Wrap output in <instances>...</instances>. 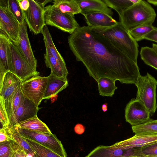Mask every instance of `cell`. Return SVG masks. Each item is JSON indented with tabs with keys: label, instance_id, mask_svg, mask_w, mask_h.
<instances>
[{
	"label": "cell",
	"instance_id": "obj_8",
	"mask_svg": "<svg viewBox=\"0 0 157 157\" xmlns=\"http://www.w3.org/2000/svg\"><path fill=\"white\" fill-rule=\"evenodd\" d=\"M47 81V76L38 75L22 82L20 89L24 97L38 107L43 100Z\"/></svg>",
	"mask_w": 157,
	"mask_h": 157
},
{
	"label": "cell",
	"instance_id": "obj_19",
	"mask_svg": "<svg viewBox=\"0 0 157 157\" xmlns=\"http://www.w3.org/2000/svg\"><path fill=\"white\" fill-rule=\"evenodd\" d=\"M47 78V83L43 99H48L54 96L68 86L67 80L57 77L51 73Z\"/></svg>",
	"mask_w": 157,
	"mask_h": 157
},
{
	"label": "cell",
	"instance_id": "obj_2",
	"mask_svg": "<svg viewBox=\"0 0 157 157\" xmlns=\"http://www.w3.org/2000/svg\"><path fill=\"white\" fill-rule=\"evenodd\" d=\"M107 37L119 49L137 63L139 45L128 31L118 22L109 27H93Z\"/></svg>",
	"mask_w": 157,
	"mask_h": 157
},
{
	"label": "cell",
	"instance_id": "obj_30",
	"mask_svg": "<svg viewBox=\"0 0 157 157\" xmlns=\"http://www.w3.org/2000/svg\"><path fill=\"white\" fill-rule=\"evenodd\" d=\"M9 132L12 139L16 141L26 155L33 157L34 152L30 146L25 139L12 127H8Z\"/></svg>",
	"mask_w": 157,
	"mask_h": 157
},
{
	"label": "cell",
	"instance_id": "obj_10",
	"mask_svg": "<svg viewBox=\"0 0 157 157\" xmlns=\"http://www.w3.org/2000/svg\"><path fill=\"white\" fill-rule=\"evenodd\" d=\"M29 1V8L23 11L24 19L30 31L36 35L41 33L46 25L44 18L45 5L40 1Z\"/></svg>",
	"mask_w": 157,
	"mask_h": 157
},
{
	"label": "cell",
	"instance_id": "obj_28",
	"mask_svg": "<svg viewBox=\"0 0 157 157\" xmlns=\"http://www.w3.org/2000/svg\"><path fill=\"white\" fill-rule=\"evenodd\" d=\"M133 132L137 135L157 134V120H151L143 124L132 126Z\"/></svg>",
	"mask_w": 157,
	"mask_h": 157
},
{
	"label": "cell",
	"instance_id": "obj_47",
	"mask_svg": "<svg viewBox=\"0 0 157 157\" xmlns=\"http://www.w3.org/2000/svg\"><path fill=\"white\" fill-rule=\"evenodd\" d=\"M121 157H132V156H122Z\"/></svg>",
	"mask_w": 157,
	"mask_h": 157
},
{
	"label": "cell",
	"instance_id": "obj_4",
	"mask_svg": "<svg viewBox=\"0 0 157 157\" xmlns=\"http://www.w3.org/2000/svg\"><path fill=\"white\" fill-rule=\"evenodd\" d=\"M135 85L137 89L136 98L144 105L151 116L153 115L157 107L156 94L157 80L147 73L145 76L141 75Z\"/></svg>",
	"mask_w": 157,
	"mask_h": 157
},
{
	"label": "cell",
	"instance_id": "obj_32",
	"mask_svg": "<svg viewBox=\"0 0 157 157\" xmlns=\"http://www.w3.org/2000/svg\"><path fill=\"white\" fill-rule=\"evenodd\" d=\"M155 27L152 24L144 25L128 31L133 38L138 42L144 40V37L152 31Z\"/></svg>",
	"mask_w": 157,
	"mask_h": 157
},
{
	"label": "cell",
	"instance_id": "obj_24",
	"mask_svg": "<svg viewBox=\"0 0 157 157\" xmlns=\"http://www.w3.org/2000/svg\"><path fill=\"white\" fill-rule=\"evenodd\" d=\"M41 33L43 36L46 51L49 52L61 64L66 66L65 61L56 48L47 26L45 25Z\"/></svg>",
	"mask_w": 157,
	"mask_h": 157
},
{
	"label": "cell",
	"instance_id": "obj_40",
	"mask_svg": "<svg viewBox=\"0 0 157 157\" xmlns=\"http://www.w3.org/2000/svg\"><path fill=\"white\" fill-rule=\"evenodd\" d=\"M20 7L22 11H25L29 6V0H18Z\"/></svg>",
	"mask_w": 157,
	"mask_h": 157
},
{
	"label": "cell",
	"instance_id": "obj_20",
	"mask_svg": "<svg viewBox=\"0 0 157 157\" xmlns=\"http://www.w3.org/2000/svg\"><path fill=\"white\" fill-rule=\"evenodd\" d=\"M81 10V13L98 11L105 13L110 16L113 14L112 10L101 0H76Z\"/></svg>",
	"mask_w": 157,
	"mask_h": 157
},
{
	"label": "cell",
	"instance_id": "obj_9",
	"mask_svg": "<svg viewBox=\"0 0 157 157\" xmlns=\"http://www.w3.org/2000/svg\"><path fill=\"white\" fill-rule=\"evenodd\" d=\"M7 5L8 0H0V33L6 35L15 44L18 38L20 24Z\"/></svg>",
	"mask_w": 157,
	"mask_h": 157
},
{
	"label": "cell",
	"instance_id": "obj_13",
	"mask_svg": "<svg viewBox=\"0 0 157 157\" xmlns=\"http://www.w3.org/2000/svg\"><path fill=\"white\" fill-rule=\"evenodd\" d=\"M157 143V134L137 135L110 146L116 149H128L143 147Z\"/></svg>",
	"mask_w": 157,
	"mask_h": 157
},
{
	"label": "cell",
	"instance_id": "obj_25",
	"mask_svg": "<svg viewBox=\"0 0 157 157\" xmlns=\"http://www.w3.org/2000/svg\"><path fill=\"white\" fill-rule=\"evenodd\" d=\"M53 5L61 12L74 15L81 13V10L76 0H54Z\"/></svg>",
	"mask_w": 157,
	"mask_h": 157
},
{
	"label": "cell",
	"instance_id": "obj_16",
	"mask_svg": "<svg viewBox=\"0 0 157 157\" xmlns=\"http://www.w3.org/2000/svg\"><path fill=\"white\" fill-rule=\"evenodd\" d=\"M88 26L91 27H109L116 25L118 22L105 13L92 12L82 14Z\"/></svg>",
	"mask_w": 157,
	"mask_h": 157
},
{
	"label": "cell",
	"instance_id": "obj_6",
	"mask_svg": "<svg viewBox=\"0 0 157 157\" xmlns=\"http://www.w3.org/2000/svg\"><path fill=\"white\" fill-rule=\"evenodd\" d=\"M12 127L23 137L37 143L62 157H67V153L63 145L55 134Z\"/></svg>",
	"mask_w": 157,
	"mask_h": 157
},
{
	"label": "cell",
	"instance_id": "obj_33",
	"mask_svg": "<svg viewBox=\"0 0 157 157\" xmlns=\"http://www.w3.org/2000/svg\"><path fill=\"white\" fill-rule=\"evenodd\" d=\"M108 7L116 10L119 15L133 4L131 0H102Z\"/></svg>",
	"mask_w": 157,
	"mask_h": 157
},
{
	"label": "cell",
	"instance_id": "obj_26",
	"mask_svg": "<svg viewBox=\"0 0 157 157\" xmlns=\"http://www.w3.org/2000/svg\"><path fill=\"white\" fill-rule=\"evenodd\" d=\"M98 84L99 94L102 96L112 97L117 87L115 81L109 78L101 77L96 80Z\"/></svg>",
	"mask_w": 157,
	"mask_h": 157
},
{
	"label": "cell",
	"instance_id": "obj_7",
	"mask_svg": "<svg viewBox=\"0 0 157 157\" xmlns=\"http://www.w3.org/2000/svg\"><path fill=\"white\" fill-rule=\"evenodd\" d=\"M10 44L11 52L10 71L17 76L22 82L39 75V72L31 67L14 43L10 40Z\"/></svg>",
	"mask_w": 157,
	"mask_h": 157
},
{
	"label": "cell",
	"instance_id": "obj_34",
	"mask_svg": "<svg viewBox=\"0 0 157 157\" xmlns=\"http://www.w3.org/2000/svg\"><path fill=\"white\" fill-rule=\"evenodd\" d=\"M7 7L20 24H22L25 20L23 12L20 7L18 0H8Z\"/></svg>",
	"mask_w": 157,
	"mask_h": 157
},
{
	"label": "cell",
	"instance_id": "obj_42",
	"mask_svg": "<svg viewBox=\"0 0 157 157\" xmlns=\"http://www.w3.org/2000/svg\"><path fill=\"white\" fill-rule=\"evenodd\" d=\"M108 104L107 103H105L103 104L101 106L102 110L103 112H106L108 110Z\"/></svg>",
	"mask_w": 157,
	"mask_h": 157
},
{
	"label": "cell",
	"instance_id": "obj_12",
	"mask_svg": "<svg viewBox=\"0 0 157 157\" xmlns=\"http://www.w3.org/2000/svg\"><path fill=\"white\" fill-rule=\"evenodd\" d=\"M27 24L25 21L20 24V30L16 43L14 44L31 67L36 71L37 60L35 58L28 37Z\"/></svg>",
	"mask_w": 157,
	"mask_h": 157
},
{
	"label": "cell",
	"instance_id": "obj_15",
	"mask_svg": "<svg viewBox=\"0 0 157 157\" xmlns=\"http://www.w3.org/2000/svg\"><path fill=\"white\" fill-rule=\"evenodd\" d=\"M10 40L4 34L0 33V83L4 75L10 71L11 52Z\"/></svg>",
	"mask_w": 157,
	"mask_h": 157
},
{
	"label": "cell",
	"instance_id": "obj_5",
	"mask_svg": "<svg viewBox=\"0 0 157 157\" xmlns=\"http://www.w3.org/2000/svg\"><path fill=\"white\" fill-rule=\"evenodd\" d=\"M44 18L46 25L70 34L79 27L74 15L63 13L53 5L44 7Z\"/></svg>",
	"mask_w": 157,
	"mask_h": 157
},
{
	"label": "cell",
	"instance_id": "obj_38",
	"mask_svg": "<svg viewBox=\"0 0 157 157\" xmlns=\"http://www.w3.org/2000/svg\"><path fill=\"white\" fill-rule=\"evenodd\" d=\"M144 38L157 43V28L155 27L152 31L145 35Z\"/></svg>",
	"mask_w": 157,
	"mask_h": 157
},
{
	"label": "cell",
	"instance_id": "obj_22",
	"mask_svg": "<svg viewBox=\"0 0 157 157\" xmlns=\"http://www.w3.org/2000/svg\"><path fill=\"white\" fill-rule=\"evenodd\" d=\"M24 98L20 87L8 98L4 100L5 106L10 124L13 118L15 112L21 101Z\"/></svg>",
	"mask_w": 157,
	"mask_h": 157
},
{
	"label": "cell",
	"instance_id": "obj_21",
	"mask_svg": "<svg viewBox=\"0 0 157 157\" xmlns=\"http://www.w3.org/2000/svg\"><path fill=\"white\" fill-rule=\"evenodd\" d=\"M45 65L51 70V73L54 75L66 80L68 72L66 66L61 64L48 52L44 54Z\"/></svg>",
	"mask_w": 157,
	"mask_h": 157
},
{
	"label": "cell",
	"instance_id": "obj_45",
	"mask_svg": "<svg viewBox=\"0 0 157 157\" xmlns=\"http://www.w3.org/2000/svg\"><path fill=\"white\" fill-rule=\"evenodd\" d=\"M152 48L157 52V44L153 43L152 44Z\"/></svg>",
	"mask_w": 157,
	"mask_h": 157
},
{
	"label": "cell",
	"instance_id": "obj_17",
	"mask_svg": "<svg viewBox=\"0 0 157 157\" xmlns=\"http://www.w3.org/2000/svg\"><path fill=\"white\" fill-rule=\"evenodd\" d=\"M22 81L11 72L4 75L0 83V97L4 100L8 98L14 91L20 87Z\"/></svg>",
	"mask_w": 157,
	"mask_h": 157
},
{
	"label": "cell",
	"instance_id": "obj_18",
	"mask_svg": "<svg viewBox=\"0 0 157 157\" xmlns=\"http://www.w3.org/2000/svg\"><path fill=\"white\" fill-rule=\"evenodd\" d=\"M134 148L128 149H116L110 146H99L92 151L86 157H121L132 156Z\"/></svg>",
	"mask_w": 157,
	"mask_h": 157
},
{
	"label": "cell",
	"instance_id": "obj_29",
	"mask_svg": "<svg viewBox=\"0 0 157 157\" xmlns=\"http://www.w3.org/2000/svg\"><path fill=\"white\" fill-rule=\"evenodd\" d=\"M140 55L141 59L146 64L157 70V52L152 47H142Z\"/></svg>",
	"mask_w": 157,
	"mask_h": 157
},
{
	"label": "cell",
	"instance_id": "obj_36",
	"mask_svg": "<svg viewBox=\"0 0 157 157\" xmlns=\"http://www.w3.org/2000/svg\"><path fill=\"white\" fill-rule=\"evenodd\" d=\"M0 121L2 128H8L10 121L4 104V100L0 97Z\"/></svg>",
	"mask_w": 157,
	"mask_h": 157
},
{
	"label": "cell",
	"instance_id": "obj_31",
	"mask_svg": "<svg viewBox=\"0 0 157 157\" xmlns=\"http://www.w3.org/2000/svg\"><path fill=\"white\" fill-rule=\"evenodd\" d=\"M19 146L13 140L0 143V157H14Z\"/></svg>",
	"mask_w": 157,
	"mask_h": 157
},
{
	"label": "cell",
	"instance_id": "obj_1",
	"mask_svg": "<svg viewBox=\"0 0 157 157\" xmlns=\"http://www.w3.org/2000/svg\"><path fill=\"white\" fill-rule=\"evenodd\" d=\"M68 42L76 60L95 80L105 77L135 85L141 76L137 63L93 27L79 26L69 36Z\"/></svg>",
	"mask_w": 157,
	"mask_h": 157
},
{
	"label": "cell",
	"instance_id": "obj_23",
	"mask_svg": "<svg viewBox=\"0 0 157 157\" xmlns=\"http://www.w3.org/2000/svg\"><path fill=\"white\" fill-rule=\"evenodd\" d=\"M15 127L43 133H52L47 125L36 116L13 126Z\"/></svg>",
	"mask_w": 157,
	"mask_h": 157
},
{
	"label": "cell",
	"instance_id": "obj_11",
	"mask_svg": "<svg viewBox=\"0 0 157 157\" xmlns=\"http://www.w3.org/2000/svg\"><path fill=\"white\" fill-rule=\"evenodd\" d=\"M125 111V121L132 126L143 124L152 120L147 108L136 98L132 99L127 103Z\"/></svg>",
	"mask_w": 157,
	"mask_h": 157
},
{
	"label": "cell",
	"instance_id": "obj_41",
	"mask_svg": "<svg viewBox=\"0 0 157 157\" xmlns=\"http://www.w3.org/2000/svg\"><path fill=\"white\" fill-rule=\"evenodd\" d=\"M74 130L76 133L81 134L84 132L85 127L82 124H77L75 126Z\"/></svg>",
	"mask_w": 157,
	"mask_h": 157
},
{
	"label": "cell",
	"instance_id": "obj_27",
	"mask_svg": "<svg viewBox=\"0 0 157 157\" xmlns=\"http://www.w3.org/2000/svg\"><path fill=\"white\" fill-rule=\"evenodd\" d=\"M24 138L30 146L33 151V157H62L37 143L29 139Z\"/></svg>",
	"mask_w": 157,
	"mask_h": 157
},
{
	"label": "cell",
	"instance_id": "obj_46",
	"mask_svg": "<svg viewBox=\"0 0 157 157\" xmlns=\"http://www.w3.org/2000/svg\"><path fill=\"white\" fill-rule=\"evenodd\" d=\"M131 2H132L133 4H135L138 2L140 0H131Z\"/></svg>",
	"mask_w": 157,
	"mask_h": 157
},
{
	"label": "cell",
	"instance_id": "obj_37",
	"mask_svg": "<svg viewBox=\"0 0 157 157\" xmlns=\"http://www.w3.org/2000/svg\"><path fill=\"white\" fill-rule=\"evenodd\" d=\"M12 139L9 132L8 128L0 129V143L9 141Z\"/></svg>",
	"mask_w": 157,
	"mask_h": 157
},
{
	"label": "cell",
	"instance_id": "obj_35",
	"mask_svg": "<svg viewBox=\"0 0 157 157\" xmlns=\"http://www.w3.org/2000/svg\"><path fill=\"white\" fill-rule=\"evenodd\" d=\"M157 155V143L136 148L134 156L139 155Z\"/></svg>",
	"mask_w": 157,
	"mask_h": 157
},
{
	"label": "cell",
	"instance_id": "obj_3",
	"mask_svg": "<svg viewBox=\"0 0 157 157\" xmlns=\"http://www.w3.org/2000/svg\"><path fill=\"white\" fill-rule=\"evenodd\" d=\"M120 22L128 31L144 25L152 24L156 13L147 1L140 0L119 14Z\"/></svg>",
	"mask_w": 157,
	"mask_h": 157
},
{
	"label": "cell",
	"instance_id": "obj_14",
	"mask_svg": "<svg viewBox=\"0 0 157 157\" xmlns=\"http://www.w3.org/2000/svg\"><path fill=\"white\" fill-rule=\"evenodd\" d=\"M40 108L25 97L21 101L9 127H12L37 116Z\"/></svg>",
	"mask_w": 157,
	"mask_h": 157
},
{
	"label": "cell",
	"instance_id": "obj_44",
	"mask_svg": "<svg viewBox=\"0 0 157 157\" xmlns=\"http://www.w3.org/2000/svg\"><path fill=\"white\" fill-rule=\"evenodd\" d=\"M132 156L133 157H157V155H141Z\"/></svg>",
	"mask_w": 157,
	"mask_h": 157
},
{
	"label": "cell",
	"instance_id": "obj_43",
	"mask_svg": "<svg viewBox=\"0 0 157 157\" xmlns=\"http://www.w3.org/2000/svg\"><path fill=\"white\" fill-rule=\"evenodd\" d=\"M147 1L149 3L157 6V0H147Z\"/></svg>",
	"mask_w": 157,
	"mask_h": 157
},
{
	"label": "cell",
	"instance_id": "obj_39",
	"mask_svg": "<svg viewBox=\"0 0 157 157\" xmlns=\"http://www.w3.org/2000/svg\"><path fill=\"white\" fill-rule=\"evenodd\" d=\"M14 157H32L26 155L25 151L19 146L17 148Z\"/></svg>",
	"mask_w": 157,
	"mask_h": 157
}]
</instances>
